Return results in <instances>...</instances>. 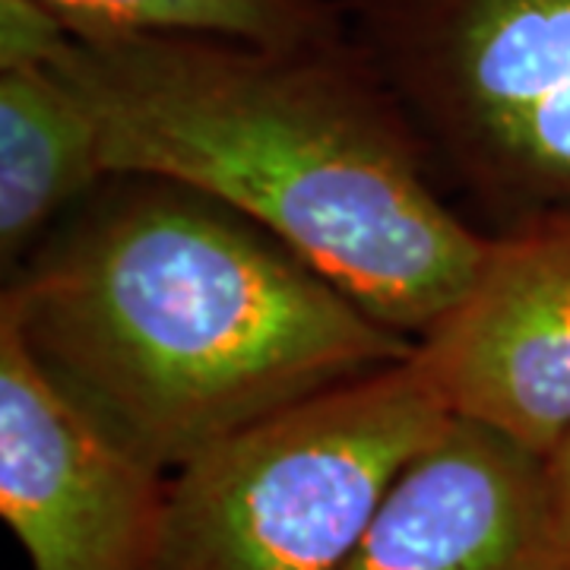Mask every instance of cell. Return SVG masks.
Masks as SVG:
<instances>
[{
    "instance_id": "obj_4",
    "label": "cell",
    "mask_w": 570,
    "mask_h": 570,
    "mask_svg": "<svg viewBox=\"0 0 570 570\" xmlns=\"http://www.w3.org/2000/svg\"><path fill=\"white\" fill-rule=\"evenodd\" d=\"M441 184L498 228L570 206V0H336Z\"/></svg>"
},
{
    "instance_id": "obj_3",
    "label": "cell",
    "mask_w": 570,
    "mask_h": 570,
    "mask_svg": "<svg viewBox=\"0 0 570 570\" xmlns=\"http://www.w3.org/2000/svg\"><path fill=\"white\" fill-rule=\"evenodd\" d=\"M450 419L412 352L245 428L171 472L146 570H346Z\"/></svg>"
},
{
    "instance_id": "obj_10",
    "label": "cell",
    "mask_w": 570,
    "mask_h": 570,
    "mask_svg": "<svg viewBox=\"0 0 570 570\" xmlns=\"http://www.w3.org/2000/svg\"><path fill=\"white\" fill-rule=\"evenodd\" d=\"M73 41L45 0H0V70L48 67Z\"/></svg>"
},
{
    "instance_id": "obj_9",
    "label": "cell",
    "mask_w": 570,
    "mask_h": 570,
    "mask_svg": "<svg viewBox=\"0 0 570 570\" xmlns=\"http://www.w3.org/2000/svg\"><path fill=\"white\" fill-rule=\"evenodd\" d=\"M77 39L190 32L302 45L346 32L336 0H45Z\"/></svg>"
},
{
    "instance_id": "obj_7",
    "label": "cell",
    "mask_w": 570,
    "mask_h": 570,
    "mask_svg": "<svg viewBox=\"0 0 570 570\" xmlns=\"http://www.w3.org/2000/svg\"><path fill=\"white\" fill-rule=\"evenodd\" d=\"M346 570H570L546 456L450 419L400 472Z\"/></svg>"
},
{
    "instance_id": "obj_1",
    "label": "cell",
    "mask_w": 570,
    "mask_h": 570,
    "mask_svg": "<svg viewBox=\"0 0 570 570\" xmlns=\"http://www.w3.org/2000/svg\"><path fill=\"white\" fill-rule=\"evenodd\" d=\"M51 67L99 127L111 178L219 200L412 340L489 250V232L444 200L422 137L348 29L302 45L73 36Z\"/></svg>"
},
{
    "instance_id": "obj_2",
    "label": "cell",
    "mask_w": 570,
    "mask_h": 570,
    "mask_svg": "<svg viewBox=\"0 0 570 570\" xmlns=\"http://www.w3.org/2000/svg\"><path fill=\"white\" fill-rule=\"evenodd\" d=\"M0 314L168 475L415 352L266 228L159 178H108L13 273Z\"/></svg>"
},
{
    "instance_id": "obj_11",
    "label": "cell",
    "mask_w": 570,
    "mask_h": 570,
    "mask_svg": "<svg viewBox=\"0 0 570 570\" xmlns=\"http://www.w3.org/2000/svg\"><path fill=\"white\" fill-rule=\"evenodd\" d=\"M546 469H549V485L558 520L570 535V438L551 456H546Z\"/></svg>"
},
{
    "instance_id": "obj_6",
    "label": "cell",
    "mask_w": 570,
    "mask_h": 570,
    "mask_svg": "<svg viewBox=\"0 0 570 570\" xmlns=\"http://www.w3.org/2000/svg\"><path fill=\"white\" fill-rule=\"evenodd\" d=\"M453 419L551 456L570 438V206L491 232L466 292L415 340Z\"/></svg>"
},
{
    "instance_id": "obj_8",
    "label": "cell",
    "mask_w": 570,
    "mask_h": 570,
    "mask_svg": "<svg viewBox=\"0 0 570 570\" xmlns=\"http://www.w3.org/2000/svg\"><path fill=\"white\" fill-rule=\"evenodd\" d=\"M111 175L99 127L48 67L0 70V261H22Z\"/></svg>"
},
{
    "instance_id": "obj_5",
    "label": "cell",
    "mask_w": 570,
    "mask_h": 570,
    "mask_svg": "<svg viewBox=\"0 0 570 570\" xmlns=\"http://www.w3.org/2000/svg\"><path fill=\"white\" fill-rule=\"evenodd\" d=\"M168 472L41 367L0 314V513L32 570H146Z\"/></svg>"
}]
</instances>
